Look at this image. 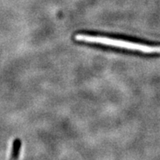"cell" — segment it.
Segmentation results:
<instances>
[{
	"mask_svg": "<svg viewBox=\"0 0 160 160\" xmlns=\"http://www.w3.org/2000/svg\"><path fill=\"white\" fill-rule=\"evenodd\" d=\"M75 39L78 41H83L92 43L112 46L119 48H124L127 50L137 51L145 53H160V43H150L147 42H136L128 40L111 38L103 36L90 35V34H78L75 35Z\"/></svg>",
	"mask_w": 160,
	"mask_h": 160,
	"instance_id": "cell-1",
	"label": "cell"
},
{
	"mask_svg": "<svg viewBox=\"0 0 160 160\" xmlns=\"http://www.w3.org/2000/svg\"><path fill=\"white\" fill-rule=\"evenodd\" d=\"M12 151V156L10 158H19L20 151L21 148V142L19 139H16L13 143Z\"/></svg>",
	"mask_w": 160,
	"mask_h": 160,
	"instance_id": "cell-2",
	"label": "cell"
}]
</instances>
